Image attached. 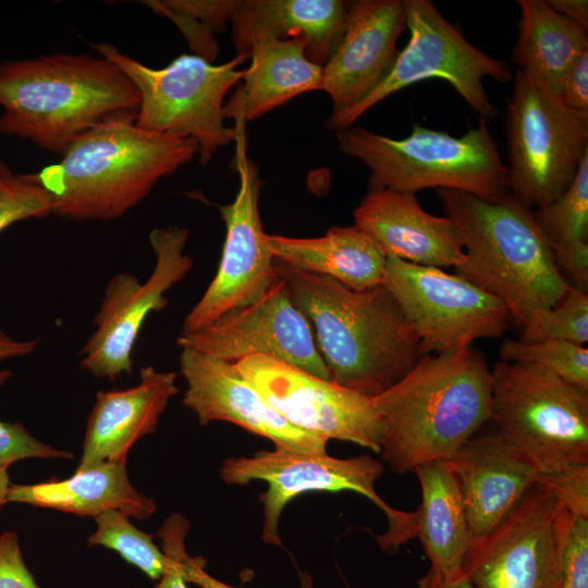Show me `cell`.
<instances>
[{"label":"cell","instance_id":"cell-1","mask_svg":"<svg viewBox=\"0 0 588 588\" xmlns=\"http://www.w3.org/2000/svg\"><path fill=\"white\" fill-rule=\"evenodd\" d=\"M274 268L313 330L331 382L376 397L424 356L419 335L383 284L355 291L277 261Z\"/></svg>","mask_w":588,"mask_h":588},{"label":"cell","instance_id":"cell-2","mask_svg":"<svg viewBox=\"0 0 588 588\" xmlns=\"http://www.w3.org/2000/svg\"><path fill=\"white\" fill-rule=\"evenodd\" d=\"M383 462L397 475L450 458L492 420V373L470 345L424 355L393 387L372 397Z\"/></svg>","mask_w":588,"mask_h":588},{"label":"cell","instance_id":"cell-3","mask_svg":"<svg viewBox=\"0 0 588 588\" xmlns=\"http://www.w3.org/2000/svg\"><path fill=\"white\" fill-rule=\"evenodd\" d=\"M140 97L107 58L53 53L0 62V133L62 156L85 132L136 119Z\"/></svg>","mask_w":588,"mask_h":588},{"label":"cell","instance_id":"cell-4","mask_svg":"<svg viewBox=\"0 0 588 588\" xmlns=\"http://www.w3.org/2000/svg\"><path fill=\"white\" fill-rule=\"evenodd\" d=\"M198 150L192 138L150 132L124 118L85 132L57 163L29 174L52 197V215L108 221L139 205Z\"/></svg>","mask_w":588,"mask_h":588},{"label":"cell","instance_id":"cell-5","mask_svg":"<svg viewBox=\"0 0 588 588\" xmlns=\"http://www.w3.org/2000/svg\"><path fill=\"white\" fill-rule=\"evenodd\" d=\"M465 253L458 275L502 301L522 329L569 287L531 209L511 194L499 200L436 189Z\"/></svg>","mask_w":588,"mask_h":588},{"label":"cell","instance_id":"cell-6","mask_svg":"<svg viewBox=\"0 0 588 588\" xmlns=\"http://www.w3.org/2000/svg\"><path fill=\"white\" fill-rule=\"evenodd\" d=\"M336 139L340 150L369 168V191L446 188L487 200L510 194L507 168L482 117L458 137L414 124L402 139L360 126L336 132Z\"/></svg>","mask_w":588,"mask_h":588},{"label":"cell","instance_id":"cell-7","mask_svg":"<svg viewBox=\"0 0 588 588\" xmlns=\"http://www.w3.org/2000/svg\"><path fill=\"white\" fill-rule=\"evenodd\" d=\"M492 373L495 432L538 474L588 464V392L534 363L500 360Z\"/></svg>","mask_w":588,"mask_h":588},{"label":"cell","instance_id":"cell-8","mask_svg":"<svg viewBox=\"0 0 588 588\" xmlns=\"http://www.w3.org/2000/svg\"><path fill=\"white\" fill-rule=\"evenodd\" d=\"M91 46L119 66L137 88V126L194 139L201 166H207L218 149L234 143L236 128L224 125V98L242 79L243 70L237 66L248 56L236 54L225 63L213 64L196 54L183 53L164 68L154 69L114 45Z\"/></svg>","mask_w":588,"mask_h":588},{"label":"cell","instance_id":"cell-9","mask_svg":"<svg viewBox=\"0 0 588 588\" xmlns=\"http://www.w3.org/2000/svg\"><path fill=\"white\" fill-rule=\"evenodd\" d=\"M510 194L525 207H544L573 183L588 155V114L517 70L506 105Z\"/></svg>","mask_w":588,"mask_h":588},{"label":"cell","instance_id":"cell-10","mask_svg":"<svg viewBox=\"0 0 588 588\" xmlns=\"http://www.w3.org/2000/svg\"><path fill=\"white\" fill-rule=\"evenodd\" d=\"M404 3L409 29L406 46L396 54L384 78L364 99L344 111L331 113L327 128L345 130L390 95L429 78L446 81L475 113L494 120L498 110L483 79L511 82L514 74L510 66L471 45L430 0H404Z\"/></svg>","mask_w":588,"mask_h":588},{"label":"cell","instance_id":"cell-11","mask_svg":"<svg viewBox=\"0 0 588 588\" xmlns=\"http://www.w3.org/2000/svg\"><path fill=\"white\" fill-rule=\"evenodd\" d=\"M383 471V463L367 454L336 458L327 453L274 449L258 451L252 456L225 458L220 467V477L234 486H244L253 480L268 483L267 490L259 495L264 511L261 539L268 544L282 547L279 522L291 500L309 491H353L383 511L389 528L377 536V541L383 550L394 552L414 538L415 513L396 510L380 498L376 482Z\"/></svg>","mask_w":588,"mask_h":588},{"label":"cell","instance_id":"cell-12","mask_svg":"<svg viewBox=\"0 0 588 588\" xmlns=\"http://www.w3.org/2000/svg\"><path fill=\"white\" fill-rule=\"evenodd\" d=\"M574 518L537 482L493 529L471 540L462 578L477 588H561Z\"/></svg>","mask_w":588,"mask_h":588},{"label":"cell","instance_id":"cell-13","mask_svg":"<svg viewBox=\"0 0 588 588\" xmlns=\"http://www.w3.org/2000/svg\"><path fill=\"white\" fill-rule=\"evenodd\" d=\"M188 237V230L176 224L151 230L156 262L147 280L128 272L109 280L93 321L95 330L79 353L83 370L110 381L132 373L133 351L146 319L169 304L166 293L193 268L184 252Z\"/></svg>","mask_w":588,"mask_h":588},{"label":"cell","instance_id":"cell-14","mask_svg":"<svg viewBox=\"0 0 588 588\" xmlns=\"http://www.w3.org/2000/svg\"><path fill=\"white\" fill-rule=\"evenodd\" d=\"M382 284L419 335L424 355L500 338L512 322L502 301L440 268L389 255Z\"/></svg>","mask_w":588,"mask_h":588},{"label":"cell","instance_id":"cell-15","mask_svg":"<svg viewBox=\"0 0 588 588\" xmlns=\"http://www.w3.org/2000/svg\"><path fill=\"white\" fill-rule=\"evenodd\" d=\"M233 126L236 134L232 166L238 176V191L232 203L218 205L225 225L221 259L205 293L185 317L182 332L198 330L230 309L253 304L278 279L259 212L262 180L247 156L246 123L236 120Z\"/></svg>","mask_w":588,"mask_h":588},{"label":"cell","instance_id":"cell-16","mask_svg":"<svg viewBox=\"0 0 588 588\" xmlns=\"http://www.w3.org/2000/svg\"><path fill=\"white\" fill-rule=\"evenodd\" d=\"M241 376L290 424L327 441L380 451V422L372 397L321 379L270 355L236 362Z\"/></svg>","mask_w":588,"mask_h":588},{"label":"cell","instance_id":"cell-17","mask_svg":"<svg viewBox=\"0 0 588 588\" xmlns=\"http://www.w3.org/2000/svg\"><path fill=\"white\" fill-rule=\"evenodd\" d=\"M176 342L233 364L253 355L274 356L330 381L313 330L279 275L258 301L230 309L204 328L181 332Z\"/></svg>","mask_w":588,"mask_h":588},{"label":"cell","instance_id":"cell-18","mask_svg":"<svg viewBox=\"0 0 588 588\" xmlns=\"http://www.w3.org/2000/svg\"><path fill=\"white\" fill-rule=\"evenodd\" d=\"M180 368L186 382L183 405L195 414L200 426L226 421L269 439L275 449L327 453V440L290 424L233 363L181 348Z\"/></svg>","mask_w":588,"mask_h":588},{"label":"cell","instance_id":"cell-19","mask_svg":"<svg viewBox=\"0 0 588 588\" xmlns=\"http://www.w3.org/2000/svg\"><path fill=\"white\" fill-rule=\"evenodd\" d=\"M405 28L404 0L346 2L343 34L322 66V91L332 100V113L355 106L384 78Z\"/></svg>","mask_w":588,"mask_h":588},{"label":"cell","instance_id":"cell-20","mask_svg":"<svg viewBox=\"0 0 588 588\" xmlns=\"http://www.w3.org/2000/svg\"><path fill=\"white\" fill-rule=\"evenodd\" d=\"M354 221L387 256L436 268L465 261L453 221L425 211L415 194L370 189L354 210Z\"/></svg>","mask_w":588,"mask_h":588},{"label":"cell","instance_id":"cell-21","mask_svg":"<svg viewBox=\"0 0 588 588\" xmlns=\"http://www.w3.org/2000/svg\"><path fill=\"white\" fill-rule=\"evenodd\" d=\"M446 461L473 539L493 529L538 482L540 475L497 432L474 436Z\"/></svg>","mask_w":588,"mask_h":588},{"label":"cell","instance_id":"cell-22","mask_svg":"<svg viewBox=\"0 0 588 588\" xmlns=\"http://www.w3.org/2000/svg\"><path fill=\"white\" fill-rule=\"evenodd\" d=\"M176 373L140 368L139 382L124 390L98 391L87 419L77 469L103 462L126 463L131 448L154 433L170 400L179 392Z\"/></svg>","mask_w":588,"mask_h":588},{"label":"cell","instance_id":"cell-23","mask_svg":"<svg viewBox=\"0 0 588 588\" xmlns=\"http://www.w3.org/2000/svg\"><path fill=\"white\" fill-rule=\"evenodd\" d=\"M346 2L341 0H238L231 19L237 56L267 40L302 38L306 57L323 66L344 29Z\"/></svg>","mask_w":588,"mask_h":588},{"label":"cell","instance_id":"cell-24","mask_svg":"<svg viewBox=\"0 0 588 588\" xmlns=\"http://www.w3.org/2000/svg\"><path fill=\"white\" fill-rule=\"evenodd\" d=\"M306 48L302 38L254 45L242 83L224 103V119L247 123L301 94L322 90V66L306 57Z\"/></svg>","mask_w":588,"mask_h":588},{"label":"cell","instance_id":"cell-25","mask_svg":"<svg viewBox=\"0 0 588 588\" xmlns=\"http://www.w3.org/2000/svg\"><path fill=\"white\" fill-rule=\"evenodd\" d=\"M7 500L8 503H24L94 518L108 511H119L132 518L146 519L157 510L155 500L131 483L126 463L122 462H103L76 469L73 476L63 480L11 483Z\"/></svg>","mask_w":588,"mask_h":588},{"label":"cell","instance_id":"cell-26","mask_svg":"<svg viewBox=\"0 0 588 588\" xmlns=\"http://www.w3.org/2000/svg\"><path fill=\"white\" fill-rule=\"evenodd\" d=\"M274 261L297 271L330 277L363 291L383 283L387 255L358 226H332L318 237L266 234Z\"/></svg>","mask_w":588,"mask_h":588},{"label":"cell","instance_id":"cell-27","mask_svg":"<svg viewBox=\"0 0 588 588\" xmlns=\"http://www.w3.org/2000/svg\"><path fill=\"white\" fill-rule=\"evenodd\" d=\"M421 504L415 512L414 538H418L430 568L449 583L462 578L465 556L473 540L454 475L446 460L419 465L415 470Z\"/></svg>","mask_w":588,"mask_h":588},{"label":"cell","instance_id":"cell-28","mask_svg":"<svg viewBox=\"0 0 588 588\" xmlns=\"http://www.w3.org/2000/svg\"><path fill=\"white\" fill-rule=\"evenodd\" d=\"M518 35L512 61L559 95L566 74L588 50V30L546 0H519Z\"/></svg>","mask_w":588,"mask_h":588},{"label":"cell","instance_id":"cell-29","mask_svg":"<svg viewBox=\"0 0 588 588\" xmlns=\"http://www.w3.org/2000/svg\"><path fill=\"white\" fill-rule=\"evenodd\" d=\"M532 212L561 272L571 279V285L587 291L588 155L567 191Z\"/></svg>","mask_w":588,"mask_h":588},{"label":"cell","instance_id":"cell-30","mask_svg":"<svg viewBox=\"0 0 588 588\" xmlns=\"http://www.w3.org/2000/svg\"><path fill=\"white\" fill-rule=\"evenodd\" d=\"M238 0H149L143 3L174 23L193 54L213 63L219 52L216 36L226 28Z\"/></svg>","mask_w":588,"mask_h":588},{"label":"cell","instance_id":"cell-31","mask_svg":"<svg viewBox=\"0 0 588 588\" xmlns=\"http://www.w3.org/2000/svg\"><path fill=\"white\" fill-rule=\"evenodd\" d=\"M130 517L119 511H108L97 517L96 530L87 539L89 546L113 550L127 563L156 580L166 571L168 559L154 537L134 526Z\"/></svg>","mask_w":588,"mask_h":588},{"label":"cell","instance_id":"cell-32","mask_svg":"<svg viewBox=\"0 0 588 588\" xmlns=\"http://www.w3.org/2000/svg\"><path fill=\"white\" fill-rule=\"evenodd\" d=\"M499 355L504 362L539 364L572 385L588 392V348L566 341L526 343L505 339Z\"/></svg>","mask_w":588,"mask_h":588},{"label":"cell","instance_id":"cell-33","mask_svg":"<svg viewBox=\"0 0 588 588\" xmlns=\"http://www.w3.org/2000/svg\"><path fill=\"white\" fill-rule=\"evenodd\" d=\"M522 330V342L560 340L584 346L588 342L587 291L569 285L553 307L538 315Z\"/></svg>","mask_w":588,"mask_h":588},{"label":"cell","instance_id":"cell-34","mask_svg":"<svg viewBox=\"0 0 588 588\" xmlns=\"http://www.w3.org/2000/svg\"><path fill=\"white\" fill-rule=\"evenodd\" d=\"M52 211V197L29 173H14L0 160V233L19 221L45 218Z\"/></svg>","mask_w":588,"mask_h":588},{"label":"cell","instance_id":"cell-35","mask_svg":"<svg viewBox=\"0 0 588 588\" xmlns=\"http://www.w3.org/2000/svg\"><path fill=\"white\" fill-rule=\"evenodd\" d=\"M188 529V520L177 513L171 514L159 528L158 536L168 564L156 588H188L186 581L199 584L205 576L203 565L185 550Z\"/></svg>","mask_w":588,"mask_h":588},{"label":"cell","instance_id":"cell-36","mask_svg":"<svg viewBox=\"0 0 588 588\" xmlns=\"http://www.w3.org/2000/svg\"><path fill=\"white\" fill-rule=\"evenodd\" d=\"M11 377L10 369H0V389ZM32 457L72 458L73 455L39 441L23 424L0 420V468L8 469L15 462Z\"/></svg>","mask_w":588,"mask_h":588},{"label":"cell","instance_id":"cell-37","mask_svg":"<svg viewBox=\"0 0 588 588\" xmlns=\"http://www.w3.org/2000/svg\"><path fill=\"white\" fill-rule=\"evenodd\" d=\"M538 482L546 487L574 516L588 518V464L539 475Z\"/></svg>","mask_w":588,"mask_h":588},{"label":"cell","instance_id":"cell-38","mask_svg":"<svg viewBox=\"0 0 588 588\" xmlns=\"http://www.w3.org/2000/svg\"><path fill=\"white\" fill-rule=\"evenodd\" d=\"M561 588H588V518L573 520Z\"/></svg>","mask_w":588,"mask_h":588},{"label":"cell","instance_id":"cell-39","mask_svg":"<svg viewBox=\"0 0 588 588\" xmlns=\"http://www.w3.org/2000/svg\"><path fill=\"white\" fill-rule=\"evenodd\" d=\"M0 588H40L26 566L13 530L0 535Z\"/></svg>","mask_w":588,"mask_h":588},{"label":"cell","instance_id":"cell-40","mask_svg":"<svg viewBox=\"0 0 588 588\" xmlns=\"http://www.w3.org/2000/svg\"><path fill=\"white\" fill-rule=\"evenodd\" d=\"M558 96L572 110L588 114V50L573 64Z\"/></svg>","mask_w":588,"mask_h":588},{"label":"cell","instance_id":"cell-41","mask_svg":"<svg viewBox=\"0 0 588 588\" xmlns=\"http://www.w3.org/2000/svg\"><path fill=\"white\" fill-rule=\"evenodd\" d=\"M37 339L19 340L0 327V362L29 356L38 346Z\"/></svg>","mask_w":588,"mask_h":588},{"label":"cell","instance_id":"cell-42","mask_svg":"<svg viewBox=\"0 0 588 588\" xmlns=\"http://www.w3.org/2000/svg\"><path fill=\"white\" fill-rule=\"evenodd\" d=\"M548 2L558 13L588 30L587 0H549Z\"/></svg>","mask_w":588,"mask_h":588},{"label":"cell","instance_id":"cell-43","mask_svg":"<svg viewBox=\"0 0 588 588\" xmlns=\"http://www.w3.org/2000/svg\"><path fill=\"white\" fill-rule=\"evenodd\" d=\"M416 588H477L466 579L449 583L442 579L437 572L429 568L416 581Z\"/></svg>","mask_w":588,"mask_h":588},{"label":"cell","instance_id":"cell-44","mask_svg":"<svg viewBox=\"0 0 588 588\" xmlns=\"http://www.w3.org/2000/svg\"><path fill=\"white\" fill-rule=\"evenodd\" d=\"M8 469L0 468V511L8 503L7 494L10 487Z\"/></svg>","mask_w":588,"mask_h":588}]
</instances>
